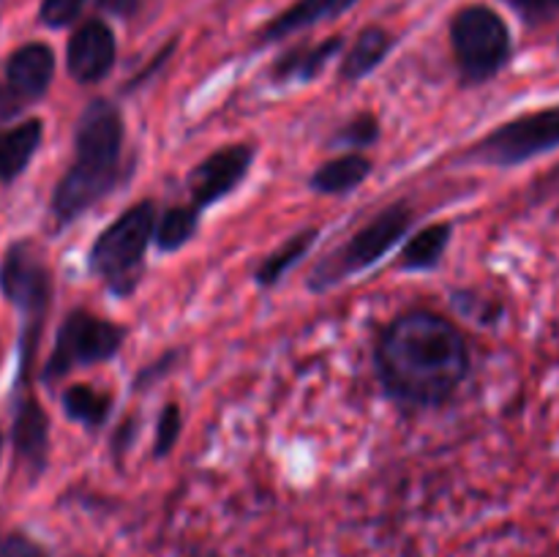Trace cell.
<instances>
[{
  "label": "cell",
  "instance_id": "cell-24",
  "mask_svg": "<svg viewBox=\"0 0 559 557\" xmlns=\"http://www.w3.org/2000/svg\"><path fill=\"white\" fill-rule=\"evenodd\" d=\"M85 0H41V16L44 25L49 27H66L69 22H74L80 16Z\"/></svg>",
  "mask_w": 559,
  "mask_h": 557
},
{
  "label": "cell",
  "instance_id": "cell-3",
  "mask_svg": "<svg viewBox=\"0 0 559 557\" xmlns=\"http://www.w3.org/2000/svg\"><path fill=\"white\" fill-rule=\"evenodd\" d=\"M153 235H156V205L151 200L136 202L98 235L91 249V271L115 295L134 293Z\"/></svg>",
  "mask_w": 559,
  "mask_h": 557
},
{
  "label": "cell",
  "instance_id": "cell-2",
  "mask_svg": "<svg viewBox=\"0 0 559 557\" xmlns=\"http://www.w3.org/2000/svg\"><path fill=\"white\" fill-rule=\"evenodd\" d=\"M76 158L60 178L52 213L60 224L74 222L115 186L123 151V118L104 98L87 104L76 126Z\"/></svg>",
  "mask_w": 559,
  "mask_h": 557
},
{
  "label": "cell",
  "instance_id": "cell-14",
  "mask_svg": "<svg viewBox=\"0 0 559 557\" xmlns=\"http://www.w3.org/2000/svg\"><path fill=\"white\" fill-rule=\"evenodd\" d=\"M41 120L31 118L14 129L0 131V180H14L27 167L36 147L41 145Z\"/></svg>",
  "mask_w": 559,
  "mask_h": 557
},
{
  "label": "cell",
  "instance_id": "cell-18",
  "mask_svg": "<svg viewBox=\"0 0 559 557\" xmlns=\"http://www.w3.org/2000/svg\"><path fill=\"white\" fill-rule=\"evenodd\" d=\"M448 244H451V227L448 224H431V227L420 229L402 251V265L409 271H429L440 262L445 254Z\"/></svg>",
  "mask_w": 559,
  "mask_h": 557
},
{
  "label": "cell",
  "instance_id": "cell-27",
  "mask_svg": "<svg viewBox=\"0 0 559 557\" xmlns=\"http://www.w3.org/2000/svg\"><path fill=\"white\" fill-rule=\"evenodd\" d=\"M142 0H98V9H104L107 14H115V16H134L136 11H140Z\"/></svg>",
  "mask_w": 559,
  "mask_h": 557
},
{
  "label": "cell",
  "instance_id": "cell-8",
  "mask_svg": "<svg viewBox=\"0 0 559 557\" xmlns=\"http://www.w3.org/2000/svg\"><path fill=\"white\" fill-rule=\"evenodd\" d=\"M559 147V104L513 118L475 145L473 156L495 167H516Z\"/></svg>",
  "mask_w": 559,
  "mask_h": 557
},
{
  "label": "cell",
  "instance_id": "cell-21",
  "mask_svg": "<svg viewBox=\"0 0 559 557\" xmlns=\"http://www.w3.org/2000/svg\"><path fill=\"white\" fill-rule=\"evenodd\" d=\"M109 404H112V399L91 386H74L63 393L66 415L80 420V424L91 426V429H96V426H102L107 420Z\"/></svg>",
  "mask_w": 559,
  "mask_h": 557
},
{
  "label": "cell",
  "instance_id": "cell-1",
  "mask_svg": "<svg viewBox=\"0 0 559 557\" xmlns=\"http://www.w3.org/2000/svg\"><path fill=\"white\" fill-rule=\"evenodd\" d=\"M380 377L393 396L409 404H440L469 369L464 336L435 311H407L377 344Z\"/></svg>",
  "mask_w": 559,
  "mask_h": 557
},
{
  "label": "cell",
  "instance_id": "cell-29",
  "mask_svg": "<svg viewBox=\"0 0 559 557\" xmlns=\"http://www.w3.org/2000/svg\"><path fill=\"white\" fill-rule=\"evenodd\" d=\"M0 446H3V437H0Z\"/></svg>",
  "mask_w": 559,
  "mask_h": 557
},
{
  "label": "cell",
  "instance_id": "cell-10",
  "mask_svg": "<svg viewBox=\"0 0 559 557\" xmlns=\"http://www.w3.org/2000/svg\"><path fill=\"white\" fill-rule=\"evenodd\" d=\"M69 74L82 85L104 80L115 66V36L102 20H87L69 38Z\"/></svg>",
  "mask_w": 559,
  "mask_h": 557
},
{
  "label": "cell",
  "instance_id": "cell-15",
  "mask_svg": "<svg viewBox=\"0 0 559 557\" xmlns=\"http://www.w3.org/2000/svg\"><path fill=\"white\" fill-rule=\"evenodd\" d=\"M391 47H393V36L385 31V27H366V31L355 38L349 52L344 55L338 76L347 82L364 80L366 74H371V71L385 60V55L391 52Z\"/></svg>",
  "mask_w": 559,
  "mask_h": 557
},
{
  "label": "cell",
  "instance_id": "cell-19",
  "mask_svg": "<svg viewBox=\"0 0 559 557\" xmlns=\"http://www.w3.org/2000/svg\"><path fill=\"white\" fill-rule=\"evenodd\" d=\"M314 240H317V229H304V233L293 235L282 249H276L271 257H265V262L257 268L254 273L257 284H262V287H273V284H276L278 278L295 265V262H300L306 254H309Z\"/></svg>",
  "mask_w": 559,
  "mask_h": 557
},
{
  "label": "cell",
  "instance_id": "cell-28",
  "mask_svg": "<svg viewBox=\"0 0 559 557\" xmlns=\"http://www.w3.org/2000/svg\"><path fill=\"white\" fill-rule=\"evenodd\" d=\"M16 109H20L16 98L11 96L9 91H3V87H0V118H9V115H14Z\"/></svg>",
  "mask_w": 559,
  "mask_h": 557
},
{
  "label": "cell",
  "instance_id": "cell-17",
  "mask_svg": "<svg viewBox=\"0 0 559 557\" xmlns=\"http://www.w3.org/2000/svg\"><path fill=\"white\" fill-rule=\"evenodd\" d=\"M371 175V162L360 153H347V156H338L333 162L322 164L320 169L311 178V186L320 194H349L353 189H358L366 178Z\"/></svg>",
  "mask_w": 559,
  "mask_h": 557
},
{
  "label": "cell",
  "instance_id": "cell-25",
  "mask_svg": "<svg viewBox=\"0 0 559 557\" xmlns=\"http://www.w3.org/2000/svg\"><path fill=\"white\" fill-rule=\"evenodd\" d=\"M508 5L527 25H544V22H551L559 14V0H508Z\"/></svg>",
  "mask_w": 559,
  "mask_h": 557
},
{
  "label": "cell",
  "instance_id": "cell-23",
  "mask_svg": "<svg viewBox=\"0 0 559 557\" xmlns=\"http://www.w3.org/2000/svg\"><path fill=\"white\" fill-rule=\"evenodd\" d=\"M180 435V407L178 404H167L162 410V418H158V431H156V457H167L173 451V446L178 442Z\"/></svg>",
  "mask_w": 559,
  "mask_h": 557
},
{
  "label": "cell",
  "instance_id": "cell-7",
  "mask_svg": "<svg viewBox=\"0 0 559 557\" xmlns=\"http://www.w3.org/2000/svg\"><path fill=\"white\" fill-rule=\"evenodd\" d=\"M123 344V328L102 320L91 311H71L60 325L55 349L44 366V380L52 382L69 375L76 366H91L109 360Z\"/></svg>",
  "mask_w": 559,
  "mask_h": 557
},
{
  "label": "cell",
  "instance_id": "cell-5",
  "mask_svg": "<svg viewBox=\"0 0 559 557\" xmlns=\"http://www.w3.org/2000/svg\"><path fill=\"white\" fill-rule=\"evenodd\" d=\"M409 224H413V211H409L404 202H396V205L377 213V216L371 218L369 224H364L347 244L338 246L333 254H328L325 260L311 271V287L328 289L336 282H342V278L374 265L377 260H382V257L404 238Z\"/></svg>",
  "mask_w": 559,
  "mask_h": 557
},
{
  "label": "cell",
  "instance_id": "cell-26",
  "mask_svg": "<svg viewBox=\"0 0 559 557\" xmlns=\"http://www.w3.org/2000/svg\"><path fill=\"white\" fill-rule=\"evenodd\" d=\"M0 557H47V552L27 535L9 533L0 535Z\"/></svg>",
  "mask_w": 559,
  "mask_h": 557
},
{
  "label": "cell",
  "instance_id": "cell-4",
  "mask_svg": "<svg viewBox=\"0 0 559 557\" xmlns=\"http://www.w3.org/2000/svg\"><path fill=\"white\" fill-rule=\"evenodd\" d=\"M0 289L5 298L22 311L25 333H22V375H27L36 349V339L41 333L44 315L52 298V278L47 265L31 244H14L0 265Z\"/></svg>",
  "mask_w": 559,
  "mask_h": 557
},
{
  "label": "cell",
  "instance_id": "cell-13",
  "mask_svg": "<svg viewBox=\"0 0 559 557\" xmlns=\"http://www.w3.org/2000/svg\"><path fill=\"white\" fill-rule=\"evenodd\" d=\"M355 3H358V0H298V3L289 5L287 11H282L276 20L267 22L260 31V36H257V42H278V38L289 36V33L295 31H304V27L314 25V22L333 20V16H338L342 11L353 9Z\"/></svg>",
  "mask_w": 559,
  "mask_h": 557
},
{
  "label": "cell",
  "instance_id": "cell-11",
  "mask_svg": "<svg viewBox=\"0 0 559 557\" xmlns=\"http://www.w3.org/2000/svg\"><path fill=\"white\" fill-rule=\"evenodd\" d=\"M55 74V55L47 44H25L5 63V80L20 98H38L47 93Z\"/></svg>",
  "mask_w": 559,
  "mask_h": 557
},
{
  "label": "cell",
  "instance_id": "cell-9",
  "mask_svg": "<svg viewBox=\"0 0 559 557\" xmlns=\"http://www.w3.org/2000/svg\"><path fill=\"white\" fill-rule=\"evenodd\" d=\"M251 162H254V151L249 145H227L222 151L211 153L189 175L191 205L202 211V208L224 200L246 178Z\"/></svg>",
  "mask_w": 559,
  "mask_h": 557
},
{
  "label": "cell",
  "instance_id": "cell-16",
  "mask_svg": "<svg viewBox=\"0 0 559 557\" xmlns=\"http://www.w3.org/2000/svg\"><path fill=\"white\" fill-rule=\"evenodd\" d=\"M342 49V38L333 36L328 42L314 44V47H295L287 55L276 60L273 66V80L289 82V80H314L328 60Z\"/></svg>",
  "mask_w": 559,
  "mask_h": 557
},
{
  "label": "cell",
  "instance_id": "cell-12",
  "mask_svg": "<svg viewBox=\"0 0 559 557\" xmlns=\"http://www.w3.org/2000/svg\"><path fill=\"white\" fill-rule=\"evenodd\" d=\"M14 448L16 457L38 473L47 462V448H49V418L41 410V404L33 396H27L20 404L14 418Z\"/></svg>",
  "mask_w": 559,
  "mask_h": 557
},
{
  "label": "cell",
  "instance_id": "cell-20",
  "mask_svg": "<svg viewBox=\"0 0 559 557\" xmlns=\"http://www.w3.org/2000/svg\"><path fill=\"white\" fill-rule=\"evenodd\" d=\"M197 227H200V208L197 205H180L164 213L156 222V246L162 251H178L194 238Z\"/></svg>",
  "mask_w": 559,
  "mask_h": 557
},
{
  "label": "cell",
  "instance_id": "cell-22",
  "mask_svg": "<svg viewBox=\"0 0 559 557\" xmlns=\"http://www.w3.org/2000/svg\"><path fill=\"white\" fill-rule=\"evenodd\" d=\"M380 137V123H377L374 115L364 112L358 118L349 120L336 137H333V145H347V147H369L371 142H377Z\"/></svg>",
  "mask_w": 559,
  "mask_h": 557
},
{
  "label": "cell",
  "instance_id": "cell-6",
  "mask_svg": "<svg viewBox=\"0 0 559 557\" xmlns=\"http://www.w3.org/2000/svg\"><path fill=\"white\" fill-rule=\"evenodd\" d=\"M456 63L467 82H486L511 58V31L489 5H467L451 22Z\"/></svg>",
  "mask_w": 559,
  "mask_h": 557
}]
</instances>
